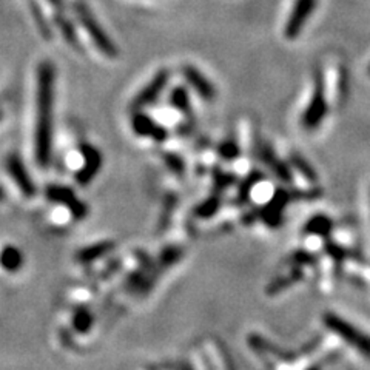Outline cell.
Listing matches in <instances>:
<instances>
[{"label": "cell", "mask_w": 370, "mask_h": 370, "mask_svg": "<svg viewBox=\"0 0 370 370\" xmlns=\"http://www.w3.org/2000/svg\"><path fill=\"white\" fill-rule=\"evenodd\" d=\"M56 91V66L43 60L37 68V116L34 134L36 160L40 166L49 165L53 153V111Z\"/></svg>", "instance_id": "6da1fadb"}, {"label": "cell", "mask_w": 370, "mask_h": 370, "mask_svg": "<svg viewBox=\"0 0 370 370\" xmlns=\"http://www.w3.org/2000/svg\"><path fill=\"white\" fill-rule=\"evenodd\" d=\"M324 325L330 332L335 333L338 338H341L344 343H347L352 349L360 352L361 355L370 358V336L366 335L356 325L349 323L336 313H325L324 314Z\"/></svg>", "instance_id": "7a4b0ae2"}, {"label": "cell", "mask_w": 370, "mask_h": 370, "mask_svg": "<svg viewBox=\"0 0 370 370\" xmlns=\"http://www.w3.org/2000/svg\"><path fill=\"white\" fill-rule=\"evenodd\" d=\"M74 10H76V14L79 22L82 23V27L85 28L86 33L90 34L92 43H95L96 48L107 58H116L119 51H117V47L114 45V42L110 39L108 34L105 33V29L101 27V23L96 21V17L92 16L91 10L86 6L84 2H76L74 3Z\"/></svg>", "instance_id": "3957f363"}, {"label": "cell", "mask_w": 370, "mask_h": 370, "mask_svg": "<svg viewBox=\"0 0 370 370\" xmlns=\"http://www.w3.org/2000/svg\"><path fill=\"white\" fill-rule=\"evenodd\" d=\"M327 110H329V105H327L325 99V88L323 77L317 76L314 79V88L312 92V99L308 102L307 108L302 114V127H304L307 132H313L317 130L321 123H323L324 117L327 114Z\"/></svg>", "instance_id": "277c9868"}, {"label": "cell", "mask_w": 370, "mask_h": 370, "mask_svg": "<svg viewBox=\"0 0 370 370\" xmlns=\"http://www.w3.org/2000/svg\"><path fill=\"white\" fill-rule=\"evenodd\" d=\"M47 197L53 202L64 204L70 210L76 219H84L88 214V207L82 201L77 199L76 193L68 187H59V185H49L47 188Z\"/></svg>", "instance_id": "5b68a950"}, {"label": "cell", "mask_w": 370, "mask_h": 370, "mask_svg": "<svg viewBox=\"0 0 370 370\" xmlns=\"http://www.w3.org/2000/svg\"><path fill=\"white\" fill-rule=\"evenodd\" d=\"M6 170H8L12 181L16 182L17 188L22 191L25 196L33 197L36 195V187L31 176L28 175V170L25 169L22 159L17 154H11L6 159Z\"/></svg>", "instance_id": "8992f818"}, {"label": "cell", "mask_w": 370, "mask_h": 370, "mask_svg": "<svg viewBox=\"0 0 370 370\" xmlns=\"http://www.w3.org/2000/svg\"><path fill=\"white\" fill-rule=\"evenodd\" d=\"M292 199H293V195H290L287 190H278L275 196L271 197L270 202L261 212V218L265 224H267L269 227L281 225L284 208L287 207V204Z\"/></svg>", "instance_id": "52a82bcc"}, {"label": "cell", "mask_w": 370, "mask_h": 370, "mask_svg": "<svg viewBox=\"0 0 370 370\" xmlns=\"http://www.w3.org/2000/svg\"><path fill=\"white\" fill-rule=\"evenodd\" d=\"M169 79H170V74L166 70H160L154 74L151 82L148 84L138 96H136L134 107L144 108L147 107V105H150L156 101V99L160 96V92L165 90L166 84H169Z\"/></svg>", "instance_id": "ba28073f"}, {"label": "cell", "mask_w": 370, "mask_h": 370, "mask_svg": "<svg viewBox=\"0 0 370 370\" xmlns=\"http://www.w3.org/2000/svg\"><path fill=\"white\" fill-rule=\"evenodd\" d=\"M82 154H84V165L77 173V182L82 184V185H86L88 182H91L92 179H95L97 171L101 170L102 154H101V151L96 150V148L91 147V145H84Z\"/></svg>", "instance_id": "9c48e42d"}, {"label": "cell", "mask_w": 370, "mask_h": 370, "mask_svg": "<svg viewBox=\"0 0 370 370\" xmlns=\"http://www.w3.org/2000/svg\"><path fill=\"white\" fill-rule=\"evenodd\" d=\"M184 76L188 80L191 88H193L204 101L210 102L216 97V88L213 84L210 82L199 70H196L195 66H184Z\"/></svg>", "instance_id": "30bf717a"}, {"label": "cell", "mask_w": 370, "mask_h": 370, "mask_svg": "<svg viewBox=\"0 0 370 370\" xmlns=\"http://www.w3.org/2000/svg\"><path fill=\"white\" fill-rule=\"evenodd\" d=\"M133 130L139 136H145V138H151L158 142H162L166 139V130L156 125L151 117L145 116L144 113H136L133 116Z\"/></svg>", "instance_id": "8fae6325"}, {"label": "cell", "mask_w": 370, "mask_h": 370, "mask_svg": "<svg viewBox=\"0 0 370 370\" xmlns=\"http://www.w3.org/2000/svg\"><path fill=\"white\" fill-rule=\"evenodd\" d=\"M261 154H262V159H264L265 165H267L269 169L273 171V175L278 179H281L282 182H287V184H290L293 181V175H292V171H290L288 165L284 164V160H281L280 158H278L276 154L273 153V150H270L269 147H265L261 150Z\"/></svg>", "instance_id": "7c38bea8"}, {"label": "cell", "mask_w": 370, "mask_h": 370, "mask_svg": "<svg viewBox=\"0 0 370 370\" xmlns=\"http://www.w3.org/2000/svg\"><path fill=\"white\" fill-rule=\"evenodd\" d=\"M310 11H312V0H302V2L296 6V10L292 17H290L288 25L286 28V34L288 39H293L295 36H298L302 25L306 22V18L310 14Z\"/></svg>", "instance_id": "4fadbf2b"}, {"label": "cell", "mask_w": 370, "mask_h": 370, "mask_svg": "<svg viewBox=\"0 0 370 370\" xmlns=\"http://www.w3.org/2000/svg\"><path fill=\"white\" fill-rule=\"evenodd\" d=\"M0 265L10 273H14L23 265L22 251L14 245H5L0 251Z\"/></svg>", "instance_id": "5bb4252c"}, {"label": "cell", "mask_w": 370, "mask_h": 370, "mask_svg": "<svg viewBox=\"0 0 370 370\" xmlns=\"http://www.w3.org/2000/svg\"><path fill=\"white\" fill-rule=\"evenodd\" d=\"M333 228V222L329 218V216L325 214H317L313 216L312 219L307 221V224L304 227V232L307 234H312V236H329L332 233Z\"/></svg>", "instance_id": "9a60e30c"}, {"label": "cell", "mask_w": 370, "mask_h": 370, "mask_svg": "<svg viewBox=\"0 0 370 370\" xmlns=\"http://www.w3.org/2000/svg\"><path fill=\"white\" fill-rule=\"evenodd\" d=\"M113 245L114 244L110 243V241H103V243L90 245V247H86V249L80 250L77 253V259L84 264L92 262V261H96V259L107 255L110 250H113Z\"/></svg>", "instance_id": "2e32d148"}, {"label": "cell", "mask_w": 370, "mask_h": 370, "mask_svg": "<svg viewBox=\"0 0 370 370\" xmlns=\"http://www.w3.org/2000/svg\"><path fill=\"white\" fill-rule=\"evenodd\" d=\"M54 23L56 27L60 29V33L64 36L66 43H70L71 47H77V33L76 29H74V25L71 23L70 18L65 17L64 12H56Z\"/></svg>", "instance_id": "e0dca14e"}, {"label": "cell", "mask_w": 370, "mask_h": 370, "mask_svg": "<svg viewBox=\"0 0 370 370\" xmlns=\"http://www.w3.org/2000/svg\"><path fill=\"white\" fill-rule=\"evenodd\" d=\"M301 278H302V271H301V269L298 267V269H293L292 271H290V273H287V275H284V276H280V278H278V280H275L273 282H271L270 284V286H269V290H267V292L271 295V293H280V292H282V290H286V288H288L290 286H293V284H296V282H298L299 280H301Z\"/></svg>", "instance_id": "ac0fdd59"}, {"label": "cell", "mask_w": 370, "mask_h": 370, "mask_svg": "<svg viewBox=\"0 0 370 370\" xmlns=\"http://www.w3.org/2000/svg\"><path fill=\"white\" fill-rule=\"evenodd\" d=\"M27 3H28L29 11H31V16H33V18L37 23V28H39V31H40V34L45 37L47 40H49L51 39L53 33H51V28H49V25H48V21L45 18V16H43L40 5L37 3L36 0H27Z\"/></svg>", "instance_id": "d6986e66"}, {"label": "cell", "mask_w": 370, "mask_h": 370, "mask_svg": "<svg viewBox=\"0 0 370 370\" xmlns=\"http://www.w3.org/2000/svg\"><path fill=\"white\" fill-rule=\"evenodd\" d=\"M170 103L177 111H181L182 114H190V111H191L190 97H188L187 90L182 88V86H177V88L173 90L171 96H170Z\"/></svg>", "instance_id": "ffe728a7"}, {"label": "cell", "mask_w": 370, "mask_h": 370, "mask_svg": "<svg viewBox=\"0 0 370 370\" xmlns=\"http://www.w3.org/2000/svg\"><path fill=\"white\" fill-rule=\"evenodd\" d=\"M262 179H264V175H261V173L251 171L250 175L247 176L245 181L239 185V190H238L239 202H245L247 199H249L251 190L255 188V185H258L259 181H262Z\"/></svg>", "instance_id": "44dd1931"}, {"label": "cell", "mask_w": 370, "mask_h": 370, "mask_svg": "<svg viewBox=\"0 0 370 370\" xmlns=\"http://www.w3.org/2000/svg\"><path fill=\"white\" fill-rule=\"evenodd\" d=\"M292 164L296 166V170L299 171L302 177H306L310 182H317V171L313 170V166L304 158L299 156V154H292Z\"/></svg>", "instance_id": "7402d4cb"}, {"label": "cell", "mask_w": 370, "mask_h": 370, "mask_svg": "<svg viewBox=\"0 0 370 370\" xmlns=\"http://www.w3.org/2000/svg\"><path fill=\"white\" fill-rule=\"evenodd\" d=\"M219 207H221L219 196H212L204 201L201 206L196 208V214L201 216V218H212V216L218 212Z\"/></svg>", "instance_id": "603a6c76"}, {"label": "cell", "mask_w": 370, "mask_h": 370, "mask_svg": "<svg viewBox=\"0 0 370 370\" xmlns=\"http://www.w3.org/2000/svg\"><path fill=\"white\" fill-rule=\"evenodd\" d=\"M218 153H219V156H221L222 159H225V160H234V159H238V158H239L241 148H239V145L236 144V142L232 140V139H228V140H225V142H222V144L219 145Z\"/></svg>", "instance_id": "cb8c5ba5"}, {"label": "cell", "mask_w": 370, "mask_h": 370, "mask_svg": "<svg viewBox=\"0 0 370 370\" xmlns=\"http://www.w3.org/2000/svg\"><path fill=\"white\" fill-rule=\"evenodd\" d=\"M92 324V317L88 310H79L76 312L73 318V327L77 332L84 333L86 330H90V327Z\"/></svg>", "instance_id": "d4e9b609"}, {"label": "cell", "mask_w": 370, "mask_h": 370, "mask_svg": "<svg viewBox=\"0 0 370 370\" xmlns=\"http://www.w3.org/2000/svg\"><path fill=\"white\" fill-rule=\"evenodd\" d=\"M317 262V258H314V255H312V253L308 251H304V250H299L296 251L293 255V264L295 265H312Z\"/></svg>", "instance_id": "484cf974"}, {"label": "cell", "mask_w": 370, "mask_h": 370, "mask_svg": "<svg viewBox=\"0 0 370 370\" xmlns=\"http://www.w3.org/2000/svg\"><path fill=\"white\" fill-rule=\"evenodd\" d=\"M325 250H327V253H329V255H330L333 259H336V261H344V258H345V250L343 249V247H339V245H336V244H327Z\"/></svg>", "instance_id": "4316f807"}, {"label": "cell", "mask_w": 370, "mask_h": 370, "mask_svg": "<svg viewBox=\"0 0 370 370\" xmlns=\"http://www.w3.org/2000/svg\"><path fill=\"white\" fill-rule=\"evenodd\" d=\"M47 2L53 6L56 12H64V8H65L64 0H47Z\"/></svg>", "instance_id": "83f0119b"}, {"label": "cell", "mask_w": 370, "mask_h": 370, "mask_svg": "<svg viewBox=\"0 0 370 370\" xmlns=\"http://www.w3.org/2000/svg\"><path fill=\"white\" fill-rule=\"evenodd\" d=\"M3 199H5V191L2 187H0V202H2Z\"/></svg>", "instance_id": "f1b7e54d"}, {"label": "cell", "mask_w": 370, "mask_h": 370, "mask_svg": "<svg viewBox=\"0 0 370 370\" xmlns=\"http://www.w3.org/2000/svg\"><path fill=\"white\" fill-rule=\"evenodd\" d=\"M0 119H2V113H0Z\"/></svg>", "instance_id": "f546056e"}, {"label": "cell", "mask_w": 370, "mask_h": 370, "mask_svg": "<svg viewBox=\"0 0 370 370\" xmlns=\"http://www.w3.org/2000/svg\"><path fill=\"white\" fill-rule=\"evenodd\" d=\"M369 73H370V66H369Z\"/></svg>", "instance_id": "4dcf8cb0"}]
</instances>
